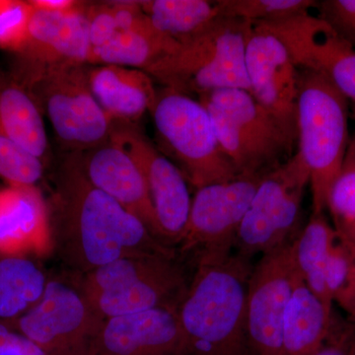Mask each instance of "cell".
I'll list each match as a JSON object with an SVG mask.
<instances>
[{
  "mask_svg": "<svg viewBox=\"0 0 355 355\" xmlns=\"http://www.w3.org/2000/svg\"><path fill=\"white\" fill-rule=\"evenodd\" d=\"M50 219L53 250L83 275L125 257L176 256L137 217L89 182L78 153H70L58 168Z\"/></svg>",
  "mask_w": 355,
  "mask_h": 355,
  "instance_id": "6da1fadb",
  "label": "cell"
},
{
  "mask_svg": "<svg viewBox=\"0 0 355 355\" xmlns=\"http://www.w3.org/2000/svg\"><path fill=\"white\" fill-rule=\"evenodd\" d=\"M251 260L203 254L178 308L183 355H252L247 336Z\"/></svg>",
  "mask_w": 355,
  "mask_h": 355,
  "instance_id": "7a4b0ae2",
  "label": "cell"
},
{
  "mask_svg": "<svg viewBox=\"0 0 355 355\" xmlns=\"http://www.w3.org/2000/svg\"><path fill=\"white\" fill-rule=\"evenodd\" d=\"M298 71L297 153L309 172L312 214H324L349 150V100L316 72Z\"/></svg>",
  "mask_w": 355,
  "mask_h": 355,
  "instance_id": "3957f363",
  "label": "cell"
},
{
  "mask_svg": "<svg viewBox=\"0 0 355 355\" xmlns=\"http://www.w3.org/2000/svg\"><path fill=\"white\" fill-rule=\"evenodd\" d=\"M176 256L125 257L83 275L80 289L103 320L144 311L178 310L189 288Z\"/></svg>",
  "mask_w": 355,
  "mask_h": 355,
  "instance_id": "277c9868",
  "label": "cell"
},
{
  "mask_svg": "<svg viewBox=\"0 0 355 355\" xmlns=\"http://www.w3.org/2000/svg\"><path fill=\"white\" fill-rule=\"evenodd\" d=\"M251 27L247 21L219 18L146 72L165 88L188 96L200 97L222 89L250 92L245 51Z\"/></svg>",
  "mask_w": 355,
  "mask_h": 355,
  "instance_id": "5b68a950",
  "label": "cell"
},
{
  "mask_svg": "<svg viewBox=\"0 0 355 355\" xmlns=\"http://www.w3.org/2000/svg\"><path fill=\"white\" fill-rule=\"evenodd\" d=\"M88 64H20L17 80L51 121L60 146L84 153L107 144L114 121L91 92Z\"/></svg>",
  "mask_w": 355,
  "mask_h": 355,
  "instance_id": "8992f818",
  "label": "cell"
},
{
  "mask_svg": "<svg viewBox=\"0 0 355 355\" xmlns=\"http://www.w3.org/2000/svg\"><path fill=\"white\" fill-rule=\"evenodd\" d=\"M222 150L238 176H265L294 155L297 139L243 89H222L198 97Z\"/></svg>",
  "mask_w": 355,
  "mask_h": 355,
  "instance_id": "52a82bcc",
  "label": "cell"
},
{
  "mask_svg": "<svg viewBox=\"0 0 355 355\" xmlns=\"http://www.w3.org/2000/svg\"><path fill=\"white\" fill-rule=\"evenodd\" d=\"M161 141L197 189L238 177L222 150L207 109L191 96L165 88L150 112Z\"/></svg>",
  "mask_w": 355,
  "mask_h": 355,
  "instance_id": "ba28073f",
  "label": "cell"
},
{
  "mask_svg": "<svg viewBox=\"0 0 355 355\" xmlns=\"http://www.w3.org/2000/svg\"><path fill=\"white\" fill-rule=\"evenodd\" d=\"M309 172L298 153L261 179L236 238V254L251 260L295 239Z\"/></svg>",
  "mask_w": 355,
  "mask_h": 355,
  "instance_id": "9c48e42d",
  "label": "cell"
},
{
  "mask_svg": "<svg viewBox=\"0 0 355 355\" xmlns=\"http://www.w3.org/2000/svg\"><path fill=\"white\" fill-rule=\"evenodd\" d=\"M7 323L49 355H97L105 320L78 287L50 280L38 302Z\"/></svg>",
  "mask_w": 355,
  "mask_h": 355,
  "instance_id": "30bf717a",
  "label": "cell"
},
{
  "mask_svg": "<svg viewBox=\"0 0 355 355\" xmlns=\"http://www.w3.org/2000/svg\"><path fill=\"white\" fill-rule=\"evenodd\" d=\"M110 140L123 149L141 172L163 242L171 248L181 244L191 207L188 181L182 170L159 153L135 123H114Z\"/></svg>",
  "mask_w": 355,
  "mask_h": 355,
  "instance_id": "8fae6325",
  "label": "cell"
},
{
  "mask_svg": "<svg viewBox=\"0 0 355 355\" xmlns=\"http://www.w3.org/2000/svg\"><path fill=\"white\" fill-rule=\"evenodd\" d=\"M291 243L261 256L250 275L247 336L252 355H282L287 303L301 279L294 263Z\"/></svg>",
  "mask_w": 355,
  "mask_h": 355,
  "instance_id": "7c38bea8",
  "label": "cell"
},
{
  "mask_svg": "<svg viewBox=\"0 0 355 355\" xmlns=\"http://www.w3.org/2000/svg\"><path fill=\"white\" fill-rule=\"evenodd\" d=\"M263 176H238L198 189L180 247L183 253L228 254Z\"/></svg>",
  "mask_w": 355,
  "mask_h": 355,
  "instance_id": "4fadbf2b",
  "label": "cell"
},
{
  "mask_svg": "<svg viewBox=\"0 0 355 355\" xmlns=\"http://www.w3.org/2000/svg\"><path fill=\"white\" fill-rule=\"evenodd\" d=\"M256 24L284 44L298 69L324 77L355 104V50L328 23L306 12Z\"/></svg>",
  "mask_w": 355,
  "mask_h": 355,
  "instance_id": "5bb4252c",
  "label": "cell"
},
{
  "mask_svg": "<svg viewBox=\"0 0 355 355\" xmlns=\"http://www.w3.org/2000/svg\"><path fill=\"white\" fill-rule=\"evenodd\" d=\"M245 64L250 93L297 139L299 71L286 46L266 28L252 24Z\"/></svg>",
  "mask_w": 355,
  "mask_h": 355,
  "instance_id": "9a60e30c",
  "label": "cell"
},
{
  "mask_svg": "<svg viewBox=\"0 0 355 355\" xmlns=\"http://www.w3.org/2000/svg\"><path fill=\"white\" fill-rule=\"evenodd\" d=\"M111 34L90 51L88 65L114 64L146 71L180 44L154 27L139 1H111Z\"/></svg>",
  "mask_w": 355,
  "mask_h": 355,
  "instance_id": "2e32d148",
  "label": "cell"
},
{
  "mask_svg": "<svg viewBox=\"0 0 355 355\" xmlns=\"http://www.w3.org/2000/svg\"><path fill=\"white\" fill-rule=\"evenodd\" d=\"M78 154L89 182L137 217L154 237L165 244L146 181L130 156L111 140Z\"/></svg>",
  "mask_w": 355,
  "mask_h": 355,
  "instance_id": "e0dca14e",
  "label": "cell"
},
{
  "mask_svg": "<svg viewBox=\"0 0 355 355\" xmlns=\"http://www.w3.org/2000/svg\"><path fill=\"white\" fill-rule=\"evenodd\" d=\"M178 310L157 308L106 320L97 355H183Z\"/></svg>",
  "mask_w": 355,
  "mask_h": 355,
  "instance_id": "ac0fdd59",
  "label": "cell"
},
{
  "mask_svg": "<svg viewBox=\"0 0 355 355\" xmlns=\"http://www.w3.org/2000/svg\"><path fill=\"white\" fill-rule=\"evenodd\" d=\"M85 10L60 13L33 6L27 40L17 55L20 64H89L90 41Z\"/></svg>",
  "mask_w": 355,
  "mask_h": 355,
  "instance_id": "d6986e66",
  "label": "cell"
},
{
  "mask_svg": "<svg viewBox=\"0 0 355 355\" xmlns=\"http://www.w3.org/2000/svg\"><path fill=\"white\" fill-rule=\"evenodd\" d=\"M53 250L50 209L36 186L0 188V253L25 256Z\"/></svg>",
  "mask_w": 355,
  "mask_h": 355,
  "instance_id": "ffe728a7",
  "label": "cell"
},
{
  "mask_svg": "<svg viewBox=\"0 0 355 355\" xmlns=\"http://www.w3.org/2000/svg\"><path fill=\"white\" fill-rule=\"evenodd\" d=\"M87 77L96 101L114 123H135L155 104L158 92L153 77L144 70L87 65Z\"/></svg>",
  "mask_w": 355,
  "mask_h": 355,
  "instance_id": "44dd1931",
  "label": "cell"
},
{
  "mask_svg": "<svg viewBox=\"0 0 355 355\" xmlns=\"http://www.w3.org/2000/svg\"><path fill=\"white\" fill-rule=\"evenodd\" d=\"M329 309L302 279L287 303L282 327V355H313L326 342L333 323Z\"/></svg>",
  "mask_w": 355,
  "mask_h": 355,
  "instance_id": "7402d4cb",
  "label": "cell"
},
{
  "mask_svg": "<svg viewBox=\"0 0 355 355\" xmlns=\"http://www.w3.org/2000/svg\"><path fill=\"white\" fill-rule=\"evenodd\" d=\"M42 114L17 79L0 76V133L44 163L50 146Z\"/></svg>",
  "mask_w": 355,
  "mask_h": 355,
  "instance_id": "603a6c76",
  "label": "cell"
},
{
  "mask_svg": "<svg viewBox=\"0 0 355 355\" xmlns=\"http://www.w3.org/2000/svg\"><path fill=\"white\" fill-rule=\"evenodd\" d=\"M336 240V230L324 214H312L291 243L294 263L301 279L330 310L334 302L327 288L324 270Z\"/></svg>",
  "mask_w": 355,
  "mask_h": 355,
  "instance_id": "cb8c5ba5",
  "label": "cell"
},
{
  "mask_svg": "<svg viewBox=\"0 0 355 355\" xmlns=\"http://www.w3.org/2000/svg\"><path fill=\"white\" fill-rule=\"evenodd\" d=\"M139 3L154 27L179 44L195 38L222 18L217 0H144Z\"/></svg>",
  "mask_w": 355,
  "mask_h": 355,
  "instance_id": "d4e9b609",
  "label": "cell"
},
{
  "mask_svg": "<svg viewBox=\"0 0 355 355\" xmlns=\"http://www.w3.org/2000/svg\"><path fill=\"white\" fill-rule=\"evenodd\" d=\"M49 280L31 259L0 253V321L12 322L43 296Z\"/></svg>",
  "mask_w": 355,
  "mask_h": 355,
  "instance_id": "484cf974",
  "label": "cell"
},
{
  "mask_svg": "<svg viewBox=\"0 0 355 355\" xmlns=\"http://www.w3.org/2000/svg\"><path fill=\"white\" fill-rule=\"evenodd\" d=\"M327 210L338 237L355 246V142L352 139L342 171L331 187Z\"/></svg>",
  "mask_w": 355,
  "mask_h": 355,
  "instance_id": "4316f807",
  "label": "cell"
},
{
  "mask_svg": "<svg viewBox=\"0 0 355 355\" xmlns=\"http://www.w3.org/2000/svg\"><path fill=\"white\" fill-rule=\"evenodd\" d=\"M222 17L247 22H272L306 12L316 7L311 0H217Z\"/></svg>",
  "mask_w": 355,
  "mask_h": 355,
  "instance_id": "83f0119b",
  "label": "cell"
},
{
  "mask_svg": "<svg viewBox=\"0 0 355 355\" xmlns=\"http://www.w3.org/2000/svg\"><path fill=\"white\" fill-rule=\"evenodd\" d=\"M44 169L41 159L0 133V178L7 184L36 186Z\"/></svg>",
  "mask_w": 355,
  "mask_h": 355,
  "instance_id": "f1b7e54d",
  "label": "cell"
},
{
  "mask_svg": "<svg viewBox=\"0 0 355 355\" xmlns=\"http://www.w3.org/2000/svg\"><path fill=\"white\" fill-rule=\"evenodd\" d=\"M32 10L30 1L0 0V48L19 55L27 40Z\"/></svg>",
  "mask_w": 355,
  "mask_h": 355,
  "instance_id": "f546056e",
  "label": "cell"
},
{
  "mask_svg": "<svg viewBox=\"0 0 355 355\" xmlns=\"http://www.w3.org/2000/svg\"><path fill=\"white\" fill-rule=\"evenodd\" d=\"M352 275L354 261L352 252L347 243L338 237L324 270L327 288L334 303L340 302L347 293L352 284Z\"/></svg>",
  "mask_w": 355,
  "mask_h": 355,
  "instance_id": "4dcf8cb0",
  "label": "cell"
},
{
  "mask_svg": "<svg viewBox=\"0 0 355 355\" xmlns=\"http://www.w3.org/2000/svg\"><path fill=\"white\" fill-rule=\"evenodd\" d=\"M318 17L333 28L355 50V0L317 1Z\"/></svg>",
  "mask_w": 355,
  "mask_h": 355,
  "instance_id": "1f68e13d",
  "label": "cell"
},
{
  "mask_svg": "<svg viewBox=\"0 0 355 355\" xmlns=\"http://www.w3.org/2000/svg\"><path fill=\"white\" fill-rule=\"evenodd\" d=\"M0 355H49L7 322L0 321Z\"/></svg>",
  "mask_w": 355,
  "mask_h": 355,
  "instance_id": "d6a6232c",
  "label": "cell"
},
{
  "mask_svg": "<svg viewBox=\"0 0 355 355\" xmlns=\"http://www.w3.org/2000/svg\"><path fill=\"white\" fill-rule=\"evenodd\" d=\"M313 355H352V324L333 314L330 335L321 349Z\"/></svg>",
  "mask_w": 355,
  "mask_h": 355,
  "instance_id": "836d02e7",
  "label": "cell"
},
{
  "mask_svg": "<svg viewBox=\"0 0 355 355\" xmlns=\"http://www.w3.org/2000/svg\"><path fill=\"white\" fill-rule=\"evenodd\" d=\"M33 6L51 12L70 13L85 10L87 2L76 0H32Z\"/></svg>",
  "mask_w": 355,
  "mask_h": 355,
  "instance_id": "e575fe53",
  "label": "cell"
},
{
  "mask_svg": "<svg viewBox=\"0 0 355 355\" xmlns=\"http://www.w3.org/2000/svg\"><path fill=\"white\" fill-rule=\"evenodd\" d=\"M343 241H345V240H343ZM345 242L347 243L350 252H352V261H354V275H352V280L349 288L347 289V293L345 294V296H343L342 300L338 304L349 315V321L355 322V246L347 241Z\"/></svg>",
  "mask_w": 355,
  "mask_h": 355,
  "instance_id": "d590c367",
  "label": "cell"
},
{
  "mask_svg": "<svg viewBox=\"0 0 355 355\" xmlns=\"http://www.w3.org/2000/svg\"><path fill=\"white\" fill-rule=\"evenodd\" d=\"M350 324H352V355H355V322H350Z\"/></svg>",
  "mask_w": 355,
  "mask_h": 355,
  "instance_id": "8d00e7d4",
  "label": "cell"
},
{
  "mask_svg": "<svg viewBox=\"0 0 355 355\" xmlns=\"http://www.w3.org/2000/svg\"><path fill=\"white\" fill-rule=\"evenodd\" d=\"M352 114H354V119L355 121V104L354 103H352ZM352 139H354V141L355 142V135L354 137H352Z\"/></svg>",
  "mask_w": 355,
  "mask_h": 355,
  "instance_id": "74e56055",
  "label": "cell"
}]
</instances>
